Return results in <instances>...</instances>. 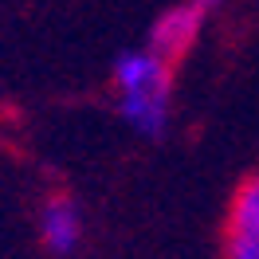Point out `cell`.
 Instances as JSON below:
<instances>
[{
  "instance_id": "obj_4",
  "label": "cell",
  "mask_w": 259,
  "mask_h": 259,
  "mask_svg": "<svg viewBox=\"0 0 259 259\" xmlns=\"http://www.w3.org/2000/svg\"><path fill=\"white\" fill-rule=\"evenodd\" d=\"M204 20H208V12H200L193 0H181V4L165 8L161 16L153 20L146 44H149L153 51H161L165 59H173V63H177L181 55H185V51H193V44L200 39Z\"/></svg>"
},
{
  "instance_id": "obj_5",
  "label": "cell",
  "mask_w": 259,
  "mask_h": 259,
  "mask_svg": "<svg viewBox=\"0 0 259 259\" xmlns=\"http://www.w3.org/2000/svg\"><path fill=\"white\" fill-rule=\"evenodd\" d=\"M200 12H216V8H224V4H232V0H193Z\"/></svg>"
},
{
  "instance_id": "obj_2",
  "label": "cell",
  "mask_w": 259,
  "mask_h": 259,
  "mask_svg": "<svg viewBox=\"0 0 259 259\" xmlns=\"http://www.w3.org/2000/svg\"><path fill=\"white\" fill-rule=\"evenodd\" d=\"M224 259H259V173L243 181L228 204Z\"/></svg>"
},
{
  "instance_id": "obj_1",
  "label": "cell",
  "mask_w": 259,
  "mask_h": 259,
  "mask_svg": "<svg viewBox=\"0 0 259 259\" xmlns=\"http://www.w3.org/2000/svg\"><path fill=\"white\" fill-rule=\"evenodd\" d=\"M110 91L118 118L138 138H161L173 122V59L149 44L130 48L114 59Z\"/></svg>"
},
{
  "instance_id": "obj_3",
  "label": "cell",
  "mask_w": 259,
  "mask_h": 259,
  "mask_svg": "<svg viewBox=\"0 0 259 259\" xmlns=\"http://www.w3.org/2000/svg\"><path fill=\"white\" fill-rule=\"evenodd\" d=\"M82 236H87V216L67 193H55L39 204V240L51 255H75L82 247Z\"/></svg>"
}]
</instances>
